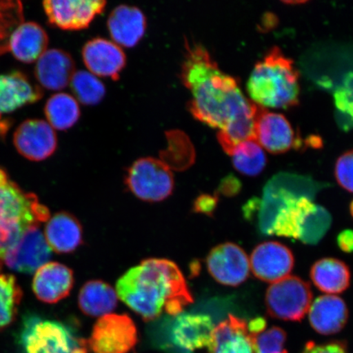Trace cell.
Segmentation results:
<instances>
[{
    "mask_svg": "<svg viewBox=\"0 0 353 353\" xmlns=\"http://www.w3.org/2000/svg\"><path fill=\"white\" fill-rule=\"evenodd\" d=\"M334 174L338 183L353 193V150L339 157L335 165Z\"/></svg>",
    "mask_w": 353,
    "mask_h": 353,
    "instance_id": "d590c367",
    "label": "cell"
},
{
    "mask_svg": "<svg viewBox=\"0 0 353 353\" xmlns=\"http://www.w3.org/2000/svg\"><path fill=\"white\" fill-rule=\"evenodd\" d=\"M73 285V272L63 264L51 262L35 272L32 289L41 301L56 303L68 296Z\"/></svg>",
    "mask_w": 353,
    "mask_h": 353,
    "instance_id": "ac0fdd59",
    "label": "cell"
},
{
    "mask_svg": "<svg viewBox=\"0 0 353 353\" xmlns=\"http://www.w3.org/2000/svg\"><path fill=\"white\" fill-rule=\"evenodd\" d=\"M255 139L273 154L284 153L301 147L292 125L284 114L259 107L255 123Z\"/></svg>",
    "mask_w": 353,
    "mask_h": 353,
    "instance_id": "2e32d148",
    "label": "cell"
},
{
    "mask_svg": "<svg viewBox=\"0 0 353 353\" xmlns=\"http://www.w3.org/2000/svg\"><path fill=\"white\" fill-rule=\"evenodd\" d=\"M321 188L307 176L280 174L273 176L263 190V197L259 212V225L263 235H272V228L278 212L294 197L311 198Z\"/></svg>",
    "mask_w": 353,
    "mask_h": 353,
    "instance_id": "8992f818",
    "label": "cell"
},
{
    "mask_svg": "<svg viewBox=\"0 0 353 353\" xmlns=\"http://www.w3.org/2000/svg\"><path fill=\"white\" fill-rule=\"evenodd\" d=\"M41 86L34 85L19 72L0 74V120L24 105L43 98Z\"/></svg>",
    "mask_w": 353,
    "mask_h": 353,
    "instance_id": "ffe728a7",
    "label": "cell"
},
{
    "mask_svg": "<svg viewBox=\"0 0 353 353\" xmlns=\"http://www.w3.org/2000/svg\"><path fill=\"white\" fill-rule=\"evenodd\" d=\"M186 48L181 79L191 92L189 110L194 118L219 130L256 120L259 105L243 94L237 79L223 72L204 46L187 43Z\"/></svg>",
    "mask_w": 353,
    "mask_h": 353,
    "instance_id": "6da1fadb",
    "label": "cell"
},
{
    "mask_svg": "<svg viewBox=\"0 0 353 353\" xmlns=\"http://www.w3.org/2000/svg\"><path fill=\"white\" fill-rule=\"evenodd\" d=\"M22 290L14 276L0 272V330L15 321L22 299Z\"/></svg>",
    "mask_w": 353,
    "mask_h": 353,
    "instance_id": "4dcf8cb0",
    "label": "cell"
},
{
    "mask_svg": "<svg viewBox=\"0 0 353 353\" xmlns=\"http://www.w3.org/2000/svg\"><path fill=\"white\" fill-rule=\"evenodd\" d=\"M331 223L328 210L315 204L303 219L299 240L306 245L317 244L328 232Z\"/></svg>",
    "mask_w": 353,
    "mask_h": 353,
    "instance_id": "d6a6232c",
    "label": "cell"
},
{
    "mask_svg": "<svg viewBox=\"0 0 353 353\" xmlns=\"http://www.w3.org/2000/svg\"><path fill=\"white\" fill-rule=\"evenodd\" d=\"M334 101L339 112L353 120V74L348 76L343 86L337 88Z\"/></svg>",
    "mask_w": 353,
    "mask_h": 353,
    "instance_id": "8d00e7d4",
    "label": "cell"
},
{
    "mask_svg": "<svg viewBox=\"0 0 353 353\" xmlns=\"http://www.w3.org/2000/svg\"><path fill=\"white\" fill-rule=\"evenodd\" d=\"M301 353H347L345 342L333 341L322 344L308 342Z\"/></svg>",
    "mask_w": 353,
    "mask_h": 353,
    "instance_id": "74e56055",
    "label": "cell"
},
{
    "mask_svg": "<svg viewBox=\"0 0 353 353\" xmlns=\"http://www.w3.org/2000/svg\"><path fill=\"white\" fill-rule=\"evenodd\" d=\"M44 237L54 252L72 253L82 244V227L74 216L68 212H60L48 219Z\"/></svg>",
    "mask_w": 353,
    "mask_h": 353,
    "instance_id": "d4e9b609",
    "label": "cell"
},
{
    "mask_svg": "<svg viewBox=\"0 0 353 353\" xmlns=\"http://www.w3.org/2000/svg\"><path fill=\"white\" fill-rule=\"evenodd\" d=\"M70 85L77 100L83 105L99 104L105 95L104 83L94 74L85 70L76 72Z\"/></svg>",
    "mask_w": 353,
    "mask_h": 353,
    "instance_id": "1f68e13d",
    "label": "cell"
},
{
    "mask_svg": "<svg viewBox=\"0 0 353 353\" xmlns=\"http://www.w3.org/2000/svg\"><path fill=\"white\" fill-rule=\"evenodd\" d=\"M48 34L35 22H22L11 35L10 50L16 59L24 63H32L48 50Z\"/></svg>",
    "mask_w": 353,
    "mask_h": 353,
    "instance_id": "cb8c5ba5",
    "label": "cell"
},
{
    "mask_svg": "<svg viewBox=\"0 0 353 353\" xmlns=\"http://www.w3.org/2000/svg\"><path fill=\"white\" fill-rule=\"evenodd\" d=\"M17 341L23 353H88V342L65 324L35 314L23 317Z\"/></svg>",
    "mask_w": 353,
    "mask_h": 353,
    "instance_id": "5b68a950",
    "label": "cell"
},
{
    "mask_svg": "<svg viewBox=\"0 0 353 353\" xmlns=\"http://www.w3.org/2000/svg\"><path fill=\"white\" fill-rule=\"evenodd\" d=\"M118 298L145 321L163 313L174 316L193 303L178 266L165 259H145L127 271L117 283Z\"/></svg>",
    "mask_w": 353,
    "mask_h": 353,
    "instance_id": "7a4b0ae2",
    "label": "cell"
},
{
    "mask_svg": "<svg viewBox=\"0 0 353 353\" xmlns=\"http://www.w3.org/2000/svg\"><path fill=\"white\" fill-rule=\"evenodd\" d=\"M108 26L114 43L119 46L132 48L144 37L147 19L139 8L120 6L110 12Z\"/></svg>",
    "mask_w": 353,
    "mask_h": 353,
    "instance_id": "44dd1931",
    "label": "cell"
},
{
    "mask_svg": "<svg viewBox=\"0 0 353 353\" xmlns=\"http://www.w3.org/2000/svg\"><path fill=\"white\" fill-rule=\"evenodd\" d=\"M13 143L21 156L32 161H42L56 151L55 130L46 121L28 120L17 128Z\"/></svg>",
    "mask_w": 353,
    "mask_h": 353,
    "instance_id": "5bb4252c",
    "label": "cell"
},
{
    "mask_svg": "<svg viewBox=\"0 0 353 353\" xmlns=\"http://www.w3.org/2000/svg\"><path fill=\"white\" fill-rule=\"evenodd\" d=\"M76 73V64L68 52L61 50H47L39 57L34 76L41 88L59 91L68 87Z\"/></svg>",
    "mask_w": 353,
    "mask_h": 353,
    "instance_id": "d6986e66",
    "label": "cell"
},
{
    "mask_svg": "<svg viewBox=\"0 0 353 353\" xmlns=\"http://www.w3.org/2000/svg\"><path fill=\"white\" fill-rule=\"evenodd\" d=\"M299 73L294 61L272 47L255 64L247 82L251 101L261 108H290L299 103Z\"/></svg>",
    "mask_w": 353,
    "mask_h": 353,
    "instance_id": "3957f363",
    "label": "cell"
},
{
    "mask_svg": "<svg viewBox=\"0 0 353 353\" xmlns=\"http://www.w3.org/2000/svg\"><path fill=\"white\" fill-rule=\"evenodd\" d=\"M44 114L47 122L54 130L65 131L70 129L81 117L78 101L65 92H57L47 101Z\"/></svg>",
    "mask_w": 353,
    "mask_h": 353,
    "instance_id": "f1b7e54d",
    "label": "cell"
},
{
    "mask_svg": "<svg viewBox=\"0 0 353 353\" xmlns=\"http://www.w3.org/2000/svg\"><path fill=\"white\" fill-rule=\"evenodd\" d=\"M208 350L210 353H254L247 322L229 315L215 326Z\"/></svg>",
    "mask_w": 353,
    "mask_h": 353,
    "instance_id": "603a6c76",
    "label": "cell"
},
{
    "mask_svg": "<svg viewBox=\"0 0 353 353\" xmlns=\"http://www.w3.org/2000/svg\"><path fill=\"white\" fill-rule=\"evenodd\" d=\"M247 326H248L249 333L251 336H255V335H258L266 330L267 321L263 319V317H257V319H253L249 323H247Z\"/></svg>",
    "mask_w": 353,
    "mask_h": 353,
    "instance_id": "b9f144b4",
    "label": "cell"
},
{
    "mask_svg": "<svg viewBox=\"0 0 353 353\" xmlns=\"http://www.w3.org/2000/svg\"><path fill=\"white\" fill-rule=\"evenodd\" d=\"M250 265L258 279L272 284L290 276L294 258L288 247L279 242L267 241L255 247Z\"/></svg>",
    "mask_w": 353,
    "mask_h": 353,
    "instance_id": "9a60e30c",
    "label": "cell"
},
{
    "mask_svg": "<svg viewBox=\"0 0 353 353\" xmlns=\"http://www.w3.org/2000/svg\"><path fill=\"white\" fill-rule=\"evenodd\" d=\"M350 209V214L352 215V217L353 218V200L351 202Z\"/></svg>",
    "mask_w": 353,
    "mask_h": 353,
    "instance_id": "7bdbcfd3",
    "label": "cell"
},
{
    "mask_svg": "<svg viewBox=\"0 0 353 353\" xmlns=\"http://www.w3.org/2000/svg\"><path fill=\"white\" fill-rule=\"evenodd\" d=\"M219 196H211L204 194L199 196L194 204V210L196 213L204 214L207 216H213L214 211L217 209Z\"/></svg>",
    "mask_w": 353,
    "mask_h": 353,
    "instance_id": "ab89813d",
    "label": "cell"
},
{
    "mask_svg": "<svg viewBox=\"0 0 353 353\" xmlns=\"http://www.w3.org/2000/svg\"><path fill=\"white\" fill-rule=\"evenodd\" d=\"M311 286L295 276H288L272 283L265 295L269 316L285 321H301L310 309Z\"/></svg>",
    "mask_w": 353,
    "mask_h": 353,
    "instance_id": "52a82bcc",
    "label": "cell"
},
{
    "mask_svg": "<svg viewBox=\"0 0 353 353\" xmlns=\"http://www.w3.org/2000/svg\"><path fill=\"white\" fill-rule=\"evenodd\" d=\"M252 337L254 353H288L285 348L287 334L277 326Z\"/></svg>",
    "mask_w": 353,
    "mask_h": 353,
    "instance_id": "e575fe53",
    "label": "cell"
},
{
    "mask_svg": "<svg viewBox=\"0 0 353 353\" xmlns=\"http://www.w3.org/2000/svg\"><path fill=\"white\" fill-rule=\"evenodd\" d=\"M337 243L343 252H353V230L352 229H346L339 234L337 237Z\"/></svg>",
    "mask_w": 353,
    "mask_h": 353,
    "instance_id": "60d3db41",
    "label": "cell"
},
{
    "mask_svg": "<svg viewBox=\"0 0 353 353\" xmlns=\"http://www.w3.org/2000/svg\"><path fill=\"white\" fill-rule=\"evenodd\" d=\"M314 205L312 199L307 196L291 199L278 212L272 225V235L299 240L303 219Z\"/></svg>",
    "mask_w": 353,
    "mask_h": 353,
    "instance_id": "83f0119b",
    "label": "cell"
},
{
    "mask_svg": "<svg viewBox=\"0 0 353 353\" xmlns=\"http://www.w3.org/2000/svg\"><path fill=\"white\" fill-rule=\"evenodd\" d=\"M50 219L37 195L26 192L0 168V268L4 254L32 227Z\"/></svg>",
    "mask_w": 353,
    "mask_h": 353,
    "instance_id": "277c9868",
    "label": "cell"
},
{
    "mask_svg": "<svg viewBox=\"0 0 353 353\" xmlns=\"http://www.w3.org/2000/svg\"><path fill=\"white\" fill-rule=\"evenodd\" d=\"M242 189V183L239 179L234 174H229L225 176L221 181L219 184L217 196L219 194L226 197L236 196L239 194Z\"/></svg>",
    "mask_w": 353,
    "mask_h": 353,
    "instance_id": "f35d334b",
    "label": "cell"
},
{
    "mask_svg": "<svg viewBox=\"0 0 353 353\" xmlns=\"http://www.w3.org/2000/svg\"><path fill=\"white\" fill-rule=\"evenodd\" d=\"M103 0H47L43 8L50 24L60 29H85L103 12Z\"/></svg>",
    "mask_w": 353,
    "mask_h": 353,
    "instance_id": "4fadbf2b",
    "label": "cell"
},
{
    "mask_svg": "<svg viewBox=\"0 0 353 353\" xmlns=\"http://www.w3.org/2000/svg\"><path fill=\"white\" fill-rule=\"evenodd\" d=\"M310 276L316 288L325 294H341L350 285V268L336 259L319 260L313 264Z\"/></svg>",
    "mask_w": 353,
    "mask_h": 353,
    "instance_id": "484cf974",
    "label": "cell"
},
{
    "mask_svg": "<svg viewBox=\"0 0 353 353\" xmlns=\"http://www.w3.org/2000/svg\"><path fill=\"white\" fill-rule=\"evenodd\" d=\"M83 63L96 77L117 81L126 65V55L116 43L103 38L88 41L83 48Z\"/></svg>",
    "mask_w": 353,
    "mask_h": 353,
    "instance_id": "e0dca14e",
    "label": "cell"
},
{
    "mask_svg": "<svg viewBox=\"0 0 353 353\" xmlns=\"http://www.w3.org/2000/svg\"><path fill=\"white\" fill-rule=\"evenodd\" d=\"M309 322L316 332L332 335L341 332L348 320V308L344 300L333 294L322 295L309 309Z\"/></svg>",
    "mask_w": 353,
    "mask_h": 353,
    "instance_id": "7402d4cb",
    "label": "cell"
},
{
    "mask_svg": "<svg viewBox=\"0 0 353 353\" xmlns=\"http://www.w3.org/2000/svg\"><path fill=\"white\" fill-rule=\"evenodd\" d=\"M24 22V11L19 1H0V56L10 50L11 35Z\"/></svg>",
    "mask_w": 353,
    "mask_h": 353,
    "instance_id": "836d02e7",
    "label": "cell"
},
{
    "mask_svg": "<svg viewBox=\"0 0 353 353\" xmlns=\"http://www.w3.org/2000/svg\"><path fill=\"white\" fill-rule=\"evenodd\" d=\"M127 187L134 196L147 202L165 200L174 191V174L164 161L141 158L127 172Z\"/></svg>",
    "mask_w": 353,
    "mask_h": 353,
    "instance_id": "ba28073f",
    "label": "cell"
},
{
    "mask_svg": "<svg viewBox=\"0 0 353 353\" xmlns=\"http://www.w3.org/2000/svg\"><path fill=\"white\" fill-rule=\"evenodd\" d=\"M206 265L212 277L223 285H240L250 275L248 256L239 245L232 242L214 247L206 259Z\"/></svg>",
    "mask_w": 353,
    "mask_h": 353,
    "instance_id": "7c38bea8",
    "label": "cell"
},
{
    "mask_svg": "<svg viewBox=\"0 0 353 353\" xmlns=\"http://www.w3.org/2000/svg\"><path fill=\"white\" fill-rule=\"evenodd\" d=\"M51 254L39 227H32L4 254L1 267L6 265L10 270L32 274L50 261Z\"/></svg>",
    "mask_w": 353,
    "mask_h": 353,
    "instance_id": "8fae6325",
    "label": "cell"
},
{
    "mask_svg": "<svg viewBox=\"0 0 353 353\" xmlns=\"http://www.w3.org/2000/svg\"><path fill=\"white\" fill-rule=\"evenodd\" d=\"M117 291L103 281H90L83 285L79 294V307L90 316L110 314L117 307Z\"/></svg>",
    "mask_w": 353,
    "mask_h": 353,
    "instance_id": "4316f807",
    "label": "cell"
},
{
    "mask_svg": "<svg viewBox=\"0 0 353 353\" xmlns=\"http://www.w3.org/2000/svg\"><path fill=\"white\" fill-rule=\"evenodd\" d=\"M231 157L235 169L246 176L259 175L267 165L263 149L255 139H247L238 144Z\"/></svg>",
    "mask_w": 353,
    "mask_h": 353,
    "instance_id": "f546056e",
    "label": "cell"
},
{
    "mask_svg": "<svg viewBox=\"0 0 353 353\" xmlns=\"http://www.w3.org/2000/svg\"><path fill=\"white\" fill-rule=\"evenodd\" d=\"M166 330V345L175 353H193L208 348L214 329L208 315L182 312L170 316Z\"/></svg>",
    "mask_w": 353,
    "mask_h": 353,
    "instance_id": "30bf717a",
    "label": "cell"
},
{
    "mask_svg": "<svg viewBox=\"0 0 353 353\" xmlns=\"http://www.w3.org/2000/svg\"><path fill=\"white\" fill-rule=\"evenodd\" d=\"M139 341L138 330L126 314L99 317L88 341L94 353H129Z\"/></svg>",
    "mask_w": 353,
    "mask_h": 353,
    "instance_id": "9c48e42d",
    "label": "cell"
}]
</instances>
